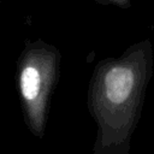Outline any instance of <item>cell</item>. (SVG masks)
<instances>
[{"mask_svg": "<svg viewBox=\"0 0 154 154\" xmlns=\"http://www.w3.org/2000/svg\"><path fill=\"white\" fill-rule=\"evenodd\" d=\"M153 70L154 49L149 38L95 65L87 91V106L96 125L94 154L130 153Z\"/></svg>", "mask_w": 154, "mask_h": 154, "instance_id": "obj_1", "label": "cell"}, {"mask_svg": "<svg viewBox=\"0 0 154 154\" xmlns=\"http://www.w3.org/2000/svg\"><path fill=\"white\" fill-rule=\"evenodd\" d=\"M60 51L41 38L26 41L16 63V87L28 130L45 137L52 94L60 76Z\"/></svg>", "mask_w": 154, "mask_h": 154, "instance_id": "obj_2", "label": "cell"}, {"mask_svg": "<svg viewBox=\"0 0 154 154\" xmlns=\"http://www.w3.org/2000/svg\"><path fill=\"white\" fill-rule=\"evenodd\" d=\"M95 2L100 4V5H111V6H116L119 7L122 10L129 8L131 5L130 0H94Z\"/></svg>", "mask_w": 154, "mask_h": 154, "instance_id": "obj_3", "label": "cell"}]
</instances>
